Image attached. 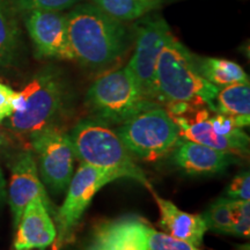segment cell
I'll list each match as a JSON object with an SVG mask.
<instances>
[{"label":"cell","mask_w":250,"mask_h":250,"mask_svg":"<svg viewBox=\"0 0 250 250\" xmlns=\"http://www.w3.org/2000/svg\"><path fill=\"white\" fill-rule=\"evenodd\" d=\"M18 92L0 83V123L7 120L14 112V102Z\"/></svg>","instance_id":"cell-26"},{"label":"cell","mask_w":250,"mask_h":250,"mask_svg":"<svg viewBox=\"0 0 250 250\" xmlns=\"http://www.w3.org/2000/svg\"><path fill=\"white\" fill-rule=\"evenodd\" d=\"M23 15L24 26L39 57L74 61L68 41L66 14L33 11Z\"/></svg>","instance_id":"cell-10"},{"label":"cell","mask_w":250,"mask_h":250,"mask_svg":"<svg viewBox=\"0 0 250 250\" xmlns=\"http://www.w3.org/2000/svg\"><path fill=\"white\" fill-rule=\"evenodd\" d=\"M227 198L233 201H249L250 199V173L241 171L234 177L227 189Z\"/></svg>","instance_id":"cell-25"},{"label":"cell","mask_w":250,"mask_h":250,"mask_svg":"<svg viewBox=\"0 0 250 250\" xmlns=\"http://www.w3.org/2000/svg\"><path fill=\"white\" fill-rule=\"evenodd\" d=\"M149 228L136 215L105 221L95 228L86 250H148Z\"/></svg>","instance_id":"cell-12"},{"label":"cell","mask_w":250,"mask_h":250,"mask_svg":"<svg viewBox=\"0 0 250 250\" xmlns=\"http://www.w3.org/2000/svg\"><path fill=\"white\" fill-rule=\"evenodd\" d=\"M14 248L44 249L56 241L57 229L49 210L41 198H34L22 212L17 225Z\"/></svg>","instance_id":"cell-14"},{"label":"cell","mask_w":250,"mask_h":250,"mask_svg":"<svg viewBox=\"0 0 250 250\" xmlns=\"http://www.w3.org/2000/svg\"><path fill=\"white\" fill-rule=\"evenodd\" d=\"M29 138L43 183L54 192L65 191L73 176L76 161L70 134L52 124Z\"/></svg>","instance_id":"cell-7"},{"label":"cell","mask_w":250,"mask_h":250,"mask_svg":"<svg viewBox=\"0 0 250 250\" xmlns=\"http://www.w3.org/2000/svg\"><path fill=\"white\" fill-rule=\"evenodd\" d=\"M19 14L33 11L62 12L79 4L81 0H11Z\"/></svg>","instance_id":"cell-22"},{"label":"cell","mask_w":250,"mask_h":250,"mask_svg":"<svg viewBox=\"0 0 250 250\" xmlns=\"http://www.w3.org/2000/svg\"><path fill=\"white\" fill-rule=\"evenodd\" d=\"M12 140L8 137V134L0 127V154H5L9 151L12 145Z\"/></svg>","instance_id":"cell-27"},{"label":"cell","mask_w":250,"mask_h":250,"mask_svg":"<svg viewBox=\"0 0 250 250\" xmlns=\"http://www.w3.org/2000/svg\"><path fill=\"white\" fill-rule=\"evenodd\" d=\"M116 180H120V177L115 173L80 164L68 184L65 201L56 214L57 249L73 235V230L80 223L94 196L103 187Z\"/></svg>","instance_id":"cell-8"},{"label":"cell","mask_w":250,"mask_h":250,"mask_svg":"<svg viewBox=\"0 0 250 250\" xmlns=\"http://www.w3.org/2000/svg\"><path fill=\"white\" fill-rule=\"evenodd\" d=\"M66 22L73 59L89 68L98 70L114 64L129 46V31L124 22L93 2L72 7Z\"/></svg>","instance_id":"cell-2"},{"label":"cell","mask_w":250,"mask_h":250,"mask_svg":"<svg viewBox=\"0 0 250 250\" xmlns=\"http://www.w3.org/2000/svg\"><path fill=\"white\" fill-rule=\"evenodd\" d=\"M219 88L199 72L197 56L171 34L159 56L155 72L156 103L170 115H186L202 105L215 112Z\"/></svg>","instance_id":"cell-1"},{"label":"cell","mask_w":250,"mask_h":250,"mask_svg":"<svg viewBox=\"0 0 250 250\" xmlns=\"http://www.w3.org/2000/svg\"><path fill=\"white\" fill-rule=\"evenodd\" d=\"M6 196H7V191H6V180L1 167H0V205L4 203Z\"/></svg>","instance_id":"cell-28"},{"label":"cell","mask_w":250,"mask_h":250,"mask_svg":"<svg viewBox=\"0 0 250 250\" xmlns=\"http://www.w3.org/2000/svg\"><path fill=\"white\" fill-rule=\"evenodd\" d=\"M92 2L111 18L126 22L147 14L158 6L159 0H92Z\"/></svg>","instance_id":"cell-20"},{"label":"cell","mask_w":250,"mask_h":250,"mask_svg":"<svg viewBox=\"0 0 250 250\" xmlns=\"http://www.w3.org/2000/svg\"><path fill=\"white\" fill-rule=\"evenodd\" d=\"M197 64L202 76L218 88L233 83H249L248 74L237 62L221 58L197 57Z\"/></svg>","instance_id":"cell-18"},{"label":"cell","mask_w":250,"mask_h":250,"mask_svg":"<svg viewBox=\"0 0 250 250\" xmlns=\"http://www.w3.org/2000/svg\"><path fill=\"white\" fill-rule=\"evenodd\" d=\"M171 35L167 21L161 17L147 18L137 26L134 51L126 65L144 99L156 103L155 72L159 56Z\"/></svg>","instance_id":"cell-9"},{"label":"cell","mask_w":250,"mask_h":250,"mask_svg":"<svg viewBox=\"0 0 250 250\" xmlns=\"http://www.w3.org/2000/svg\"><path fill=\"white\" fill-rule=\"evenodd\" d=\"M148 250H201L191 243L149 228Z\"/></svg>","instance_id":"cell-24"},{"label":"cell","mask_w":250,"mask_h":250,"mask_svg":"<svg viewBox=\"0 0 250 250\" xmlns=\"http://www.w3.org/2000/svg\"><path fill=\"white\" fill-rule=\"evenodd\" d=\"M7 197L12 215H13L14 227H17L24 208L34 198H41L49 212L52 210L51 202L40 179L35 155L31 151L20 152L15 156L13 165H12Z\"/></svg>","instance_id":"cell-11"},{"label":"cell","mask_w":250,"mask_h":250,"mask_svg":"<svg viewBox=\"0 0 250 250\" xmlns=\"http://www.w3.org/2000/svg\"><path fill=\"white\" fill-rule=\"evenodd\" d=\"M153 195L160 211L159 225L166 234L193 246L202 245L203 237L208 230L202 215L181 211L173 202L164 199L156 195L155 191Z\"/></svg>","instance_id":"cell-16"},{"label":"cell","mask_w":250,"mask_h":250,"mask_svg":"<svg viewBox=\"0 0 250 250\" xmlns=\"http://www.w3.org/2000/svg\"><path fill=\"white\" fill-rule=\"evenodd\" d=\"M68 99V87L61 71L48 67L40 71L18 92L14 112L2 122L19 136L36 133L55 124Z\"/></svg>","instance_id":"cell-3"},{"label":"cell","mask_w":250,"mask_h":250,"mask_svg":"<svg viewBox=\"0 0 250 250\" xmlns=\"http://www.w3.org/2000/svg\"><path fill=\"white\" fill-rule=\"evenodd\" d=\"M11 0H0V67L12 66L21 46V30Z\"/></svg>","instance_id":"cell-17"},{"label":"cell","mask_w":250,"mask_h":250,"mask_svg":"<svg viewBox=\"0 0 250 250\" xmlns=\"http://www.w3.org/2000/svg\"><path fill=\"white\" fill-rule=\"evenodd\" d=\"M215 112L250 123L249 83H233L219 88L214 99Z\"/></svg>","instance_id":"cell-19"},{"label":"cell","mask_w":250,"mask_h":250,"mask_svg":"<svg viewBox=\"0 0 250 250\" xmlns=\"http://www.w3.org/2000/svg\"><path fill=\"white\" fill-rule=\"evenodd\" d=\"M68 134L76 159L81 164L111 171L118 175L120 180H133L154 192L133 155L108 124L96 118H88L80 121Z\"/></svg>","instance_id":"cell-4"},{"label":"cell","mask_w":250,"mask_h":250,"mask_svg":"<svg viewBox=\"0 0 250 250\" xmlns=\"http://www.w3.org/2000/svg\"><path fill=\"white\" fill-rule=\"evenodd\" d=\"M153 103L144 99L127 66L98 78L86 95L87 107L96 120L108 125H121Z\"/></svg>","instance_id":"cell-6"},{"label":"cell","mask_w":250,"mask_h":250,"mask_svg":"<svg viewBox=\"0 0 250 250\" xmlns=\"http://www.w3.org/2000/svg\"><path fill=\"white\" fill-rule=\"evenodd\" d=\"M116 133L131 154L144 161H156L168 155L182 139L173 116L156 103L118 125Z\"/></svg>","instance_id":"cell-5"},{"label":"cell","mask_w":250,"mask_h":250,"mask_svg":"<svg viewBox=\"0 0 250 250\" xmlns=\"http://www.w3.org/2000/svg\"><path fill=\"white\" fill-rule=\"evenodd\" d=\"M171 116L179 126L181 138L202 144L218 151L230 153V154L237 155L239 158L249 154L248 146L241 145L215 133L208 121L210 110L208 109H196L192 111V116L190 117L186 115H177V116L171 115Z\"/></svg>","instance_id":"cell-15"},{"label":"cell","mask_w":250,"mask_h":250,"mask_svg":"<svg viewBox=\"0 0 250 250\" xmlns=\"http://www.w3.org/2000/svg\"><path fill=\"white\" fill-rule=\"evenodd\" d=\"M202 217L208 229L219 234H228V230L233 224L232 199L227 197L217 199L208 206Z\"/></svg>","instance_id":"cell-21"},{"label":"cell","mask_w":250,"mask_h":250,"mask_svg":"<svg viewBox=\"0 0 250 250\" xmlns=\"http://www.w3.org/2000/svg\"><path fill=\"white\" fill-rule=\"evenodd\" d=\"M233 224L228 235L249 237L250 234V203L249 201H233Z\"/></svg>","instance_id":"cell-23"},{"label":"cell","mask_w":250,"mask_h":250,"mask_svg":"<svg viewBox=\"0 0 250 250\" xmlns=\"http://www.w3.org/2000/svg\"><path fill=\"white\" fill-rule=\"evenodd\" d=\"M173 162L184 173L211 175L226 170L239 161V156L208 147L191 140L181 139L173 151Z\"/></svg>","instance_id":"cell-13"},{"label":"cell","mask_w":250,"mask_h":250,"mask_svg":"<svg viewBox=\"0 0 250 250\" xmlns=\"http://www.w3.org/2000/svg\"><path fill=\"white\" fill-rule=\"evenodd\" d=\"M22 250H33V249H22Z\"/></svg>","instance_id":"cell-29"}]
</instances>
